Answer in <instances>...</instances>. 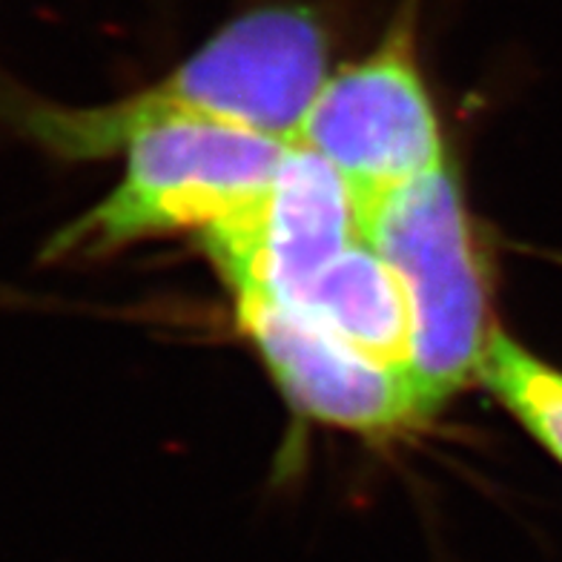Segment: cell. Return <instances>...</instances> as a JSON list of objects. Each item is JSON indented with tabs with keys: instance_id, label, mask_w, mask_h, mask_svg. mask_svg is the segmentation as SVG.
<instances>
[{
	"instance_id": "1",
	"label": "cell",
	"mask_w": 562,
	"mask_h": 562,
	"mask_svg": "<svg viewBox=\"0 0 562 562\" xmlns=\"http://www.w3.org/2000/svg\"><path fill=\"white\" fill-rule=\"evenodd\" d=\"M330 23L316 3H261L156 83L104 106H32L26 133L64 161L124 153L167 124H222L293 140L327 81Z\"/></svg>"
},
{
	"instance_id": "4",
	"label": "cell",
	"mask_w": 562,
	"mask_h": 562,
	"mask_svg": "<svg viewBox=\"0 0 562 562\" xmlns=\"http://www.w3.org/2000/svg\"><path fill=\"white\" fill-rule=\"evenodd\" d=\"M359 238L362 215L348 181L313 149L290 144L259 204L204 233V247L233 293L293 302Z\"/></svg>"
},
{
	"instance_id": "2",
	"label": "cell",
	"mask_w": 562,
	"mask_h": 562,
	"mask_svg": "<svg viewBox=\"0 0 562 562\" xmlns=\"http://www.w3.org/2000/svg\"><path fill=\"white\" fill-rule=\"evenodd\" d=\"M362 236L405 284L414 316L407 376L430 416L480 379L494 336L488 273L448 161L364 210Z\"/></svg>"
},
{
	"instance_id": "6",
	"label": "cell",
	"mask_w": 562,
	"mask_h": 562,
	"mask_svg": "<svg viewBox=\"0 0 562 562\" xmlns=\"http://www.w3.org/2000/svg\"><path fill=\"white\" fill-rule=\"evenodd\" d=\"M290 304L387 368H411L414 316L400 273L359 238Z\"/></svg>"
},
{
	"instance_id": "3",
	"label": "cell",
	"mask_w": 562,
	"mask_h": 562,
	"mask_svg": "<svg viewBox=\"0 0 562 562\" xmlns=\"http://www.w3.org/2000/svg\"><path fill=\"white\" fill-rule=\"evenodd\" d=\"M293 140L222 124H167L135 138L119 187L55 233L46 261L104 259L140 238L199 229L250 213Z\"/></svg>"
},
{
	"instance_id": "5",
	"label": "cell",
	"mask_w": 562,
	"mask_h": 562,
	"mask_svg": "<svg viewBox=\"0 0 562 562\" xmlns=\"http://www.w3.org/2000/svg\"><path fill=\"white\" fill-rule=\"evenodd\" d=\"M233 296L238 327L299 414L368 437L425 419L407 370L373 362L304 316L296 304L250 290Z\"/></svg>"
},
{
	"instance_id": "7",
	"label": "cell",
	"mask_w": 562,
	"mask_h": 562,
	"mask_svg": "<svg viewBox=\"0 0 562 562\" xmlns=\"http://www.w3.org/2000/svg\"><path fill=\"white\" fill-rule=\"evenodd\" d=\"M480 382L562 465V370L494 330Z\"/></svg>"
}]
</instances>
